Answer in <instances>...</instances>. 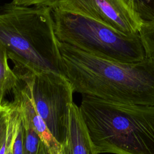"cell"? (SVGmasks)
<instances>
[{"mask_svg": "<svg viewBox=\"0 0 154 154\" xmlns=\"http://www.w3.org/2000/svg\"><path fill=\"white\" fill-rule=\"evenodd\" d=\"M59 69L74 91L124 103L154 105V59L109 60L59 42Z\"/></svg>", "mask_w": 154, "mask_h": 154, "instance_id": "6da1fadb", "label": "cell"}, {"mask_svg": "<svg viewBox=\"0 0 154 154\" xmlns=\"http://www.w3.org/2000/svg\"><path fill=\"white\" fill-rule=\"evenodd\" d=\"M79 108L97 154H154V105L83 94Z\"/></svg>", "mask_w": 154, "mask_h": 154, "instance_id": "7a4b0ae2", "label": "cell"}, {"mask_svg": "<svg viewBox=\"0 0 154 154\" xmlns=\"http://www.w3.org/2000/svg\"><path fill=\"white\" fill-rule=\"evenodd\" d=\"M0 42L14 69L61 73L59 41L51 8L11 2L0 5Z\"/></svg>", "mask_w": 154, "mask_h": 154, "instance_id": "3957f363", "label": "cell"}, {"mask_svg": "<svg viewBox=\"0 0 154 154\" xmlns=\"http://www.w3.org/2000/svg\"><path fill=\"white\" fill-rule=\"evenodd\" d=\"M60 42L111 61L133 63L147 58L140 34L127 35L89 17L52 10Z\"/></svg>", "mask_w": 154, "mask_h": 154, "instance_id": "277c9868", "label": "cell"}, {"mask_svg": "<svg viewBox=\"0 0 154 154\" xmlns=\"http://www.w3.org/2000/svg\"><path fill=\"white\" fill-rule=\"evenodd\" d=\"M28 87L35 107L60 144L67 141L69 107L73 103L72 87L62 74L14 69Z\"/></svg>", "mask_w": 154, "mask_h": 154, "instance_id": "5b68a950", "label": "cell"}, {"mask_svg": "<svg viewBox=\"0 0 154 154\" xmlns=\"http://www.w3.org/2000/svg\"><path fill=\"white\" fill-rule=\"evenodd\" d=\"M57 8L94 19L127 35L138 34L142 23L123 0H61Z\"/></svg>", "mask_w": 154, "mask_h": 154, "instance_id": "8992f818", "label": "cell"}, {"mask_svg": "<svg viewBox=\"0 0 154 154\" xmlns=\"http://www.w3.org/2000/svg\"><path fill=\"white\" fill-rule=\"evenodd\" d=\"M12 93L14 99L11 103L19 111L22 123L32 128L51 154H57L61 144L37 112L28 87L18 78L17 84Z\"/></svg>", "mask_w": 154, "mask_h": 154, "instance_id": "52a82bcc", "label": "cell"}, {"mask_svg": "<svg viewBox=\"0 0 154 154\" xmlns=\"http://www.w3.org/2000/svg\"><path fill=\"white\" fill-rule=\"evenodd\" d=\"M67 141L72 154H97L79 108L73 102L69 107Z\"/></svg>", "mask_w": 154, "mask_h": 154, "instance_id": "ba28073f", "label": "cell"}, {"mask_svg": "<svg viewBox=\"0 0 154 154\" xmlns=\"http://www.w3.org/2000/svg\"><path fill=\"white\" fill-rule=\"evenodd\" d=\"M7 51L0 42V104H3L5 96L12 92L18 82V78L8 63Z\"/></svg>", "mask_w": 154, "mask_h": 154, "instance_id": "9c48e42d", "label": "cell"}, {"mask_svg": "<svg viewBox=\"0 0 154 154\" xmlns=\"http://www.w3.org/2000/svg\"><path fill=\"white\" fill-rule=\"evenodd\" d=\"M142 23L154 20V0H123Z\"/></svg>", "mask_w": 154, "mask_h": 154, "instance_id": "30bf717a", "label": "cell"}, {"mask_svg": "<svg viewBox=\"0 0 154 154\" xmlns=\"http://www.w3.org/2000/svg\"><path fill=\"white\" fill-rule=\"evenodd\" d=\"M19 111L11 102L8 112V130L7 135V146L5 154H13V146L17 129L20 123Z\"/></svg>", "mask_w": 154, "mask_h": 154, "instance_id": "8fae6325", "label": "cell"}, {"mask_svg": "<svg viewBox=\"0 0 154 154\" xmlns=\"http://www.w3.org/2000/svg\"><path fill=\"white\" fill-rule=\"evenodd\" d=\"M139 34L147 58L154 59V20L142 23Z\"/></svg>", "mask_w": 154, "mask_h": 154, "instance_id": "7c38bea8", "label": "cell"}, {"mask_svg": "<svg viewBox=\"0 0 154 154\" xmlns=\"http://www.w3.org/2000/svg\"><path fill=\"white\" fill-rule=\"evenodd\" d=\"M10 103L5 102L0 108V149L7 137Z\"/></svg>", "mask_w": 154, "mask_h": 154, "instance_id": "4fadbf2b", "label": "cell"}, {"mask_svg": "<svg viewBox=\"0 0 154 154\" xmlns=\"http://www.w3.org/2000/svg\"><path fill=\"white\" fill-rule=\"evenodd\" d=\"M61 0H12L11 2L22 6H44L52 10L58 8Z\"/></svg>", "mask_w": 154, "mask_h": 154, "instance_id": "5bb4252c", "label": "cell"}, {"mask_svg": "<svg viewBox=\"0 0 154 154\" xmlns=\"http://www.w3.org/2000/svg\"><path fill=\"white\" fill-rule=\"evenodd\" d=\"M24 128L22 121L19 125L13 146V154H23Z\"/></svg>", "mask_w": 154, "mask_h": 154, "instance_id": "9a60e30c", "label": "cell"}, {"mask_svg": "<svg viewBox=\"0 0 154 154\" xmlns=\"http://www.w3.org/2000/svg\"><path fill=\"white\" fill-rule=\"evenodd\" d=\"M57 154H72L68 141L64 144H61V147Z\"/></svg>", "mask_w": 154, "mask_h": 154, "instance_id": "2e32d148", "label": "cell"}, {"mask_svg": "<svg viewBox=\"0 0 154 154\" xmlns=\"http://www.w3.org/2000/svg\"><path fill=\"white\" fill-rule=\"evenodd\" d=\"M37 154H51L47 150V149L45 147V146L44 145V144L41 141L40 142Z\"/></svg>", "mask_w": 154, "mask_h": 154, "instance_id": "e0dca14e", "label": "cell"}, {"mask_svg": "<svg viewBox=\"0 0 154 154\" xmlns=\"http://www.w3.org/2000/svg\"><path fill=\"white\" fill-rule=\"evenodd\" d=\"M3 104H4V103H3ZM3 104H0V108L3 105Z\"/></svg>", "mask_w": 154, "mask_h": 154, "instance_id": "ac0fdd59", "label": "cell"}]
</instances>
